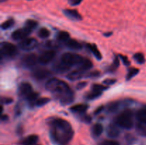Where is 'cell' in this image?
Here are the masks:
<instances>
[{"label": "cell", "mask_w": 146, "mask_h": 145, "mask_svg": "<svg viewBox=\"0 0 146 145\" xmlns=\"http://www.w3.org/2000/svg\"><path fill=\"white\" fill-rule=\"evenodd\" d=\"M133 58L138 64H143L145 63V56L141 53H136L133 55Z\"/></svg>", "instance_id": "f1b7e54d"}, {"label": "cell", "mask_w": 146, "mask_h": 145, "mask_svg": "<svg viewBox=\"0 0 146 145\" xmlns=\"http://www.w3.org/2000/svg\"><path fill=\"white\" fill-rule=\"evenodd\" d=\"M111 34H112V33L110 32L109 34H108H108H104V36H111Z\"/></svg>", "instance_id": "f6af8a7d"}, {"label": "cell", "mask_w": 146, "mask_h": 145, "mask_svg": "<svg viewBox=\"0 0 146 145\" xmlns=\"http://www.w3.org/2000/svg\"><path fill=\"white\" fill-rule=\"evenodd\" d=\"M119 127L116 124H111L109 126H108L106 129V134L110 138H116L119 136L120 130Z\"/></svg>", "instance_id": "5bb4252c"}, {"label": "cell", "mask_w": 146, "mask_h": 145, "mask_svg": "<svg viewBox=\"0 0 146 145\" xmlns=\"http://www.w3.org/2000/svg\"><path fill=\"white\" fill-rule=\"evenodd\" d=\"M86 85H87V82H79V83L77 84L76 89L77 90H81V89H82V88H85Z\"/></svg>", "instance_id": "b9f144b4"}, {"label": "cell", "mask_w": 146, "mask_h": 145, "mask_svg": "<svg viewBox=\"0 0 146 145\" xmlns=\"http://www.w3.org/2000/svg\"><path fill=\"white\" fill-rule=\"evenodd\" d=\"M50 98H38L37 100L35 102V105L36 106L38 107H41L44 106V105H46L47 103L50 102Z\"/></svg>", "instance_id": "f546056e"}, {"label": "cell", "mask_w": 146, "mask_h": 145, "mask_svg": "<svg viewBox=\"0 0 146 145\" xmlns=\"http://www.w3.org/2000/svg\"><path fill=\"white\" fill-rule=\"evenodd\" d=\"M136 129L138 130V133L142 136H146V129L144 127V125L139 123L136 127Z\"/></svg>", "instance_id": "e575fe53"}, {"label": "cell", "mask_w": 146, "mask_h": 145, "mask_svg": "<svg viewBox=\"0 0 146 145\" xmlns=\"http://www.w3.org/2000/svg\"><path fill=\"white\" fill-rule=\"evenodd\" d=\"M139 72V69L135 68H132L128 71V73L126 75V80H130L132 79L133 77H135L137 74Z\"/></svg>", "instance_id": "484cf974"}, {"label": "cell", "mask_w": 146, "mask_h": 145, "mask_svg": "<svg viewBox=\"0 0 146 145\" xmlns=\"http://www.w3.org/2000/svg\"><path fill=\"white\" fill-rule=\"evenodd\" d=\"M64 15L68 17L70 19L73 21H81L82 19V16L81 14L78 13V11L76 9H64L63 11Z\"/></svg>", "instance_id": "4fadbf2b"}, {"label": "cell", "mask_w": 146, "mask_h": 145, "mask_svg": "<svg viewBox=\"0 0 146 145\" xmlns=\"http://www.w3.org/2000/svg\"><path fill=\"white\" fill-rule=\"evenodd\" d=\"M50 34H51V33H50L49 30L46 28H44V27L40 28L38 31V37L41 38H43V39L48 38L50 36Z\"/></svg>", "instance_id": "d4e9b609"}, {"label": "cell", "mask_w": 146, "mask_h": 145, "mask_svg": "<svg viewBox=\"0 0 146 145\" xmlns=\"http://www.w3.org/2000/svg\"><path fill=\"white\" fill-rule=\"evenodd\" d=\"M81 119L82 122H85V123H87V124L91 123V121H92V118H91V117L88 115H82V116H81Z\"/></svg>", "instance_id": "8d00e7d4"}, {"label": "cell", "mask_w": 146, "mask_h": 145, "mask_svg": "<svg viewBox=\"0 0 146 145\" xmlns=\"http://www.w3.org/2000/svg\"><path fill=\"white\" fill-rule=\"evenodd\" d=\"M115 123L119 127L125 129H131L133 127V113L131 109H125L120 113L115 119Z\"/></svg>", "instance_id": "3957f363"}, {"label": "cell", "mask_w": 146, "mask_h": 145, "mask_svg": "<svg viewBox=\"0 0 146 145\" xmlns=\"http://www.w3.org/2000/svg\"><path fill=\"white\" fill-rule=\"evenodd\" d=\"M56 51L53 49L47 50L44 51L38 56V63L41 65H46L54 60L56 56Z\"/></svg>", "instance_id": "ba28073f"}, {"label": "cell", "mask_w": 146, "mask_h": 145, "mask_svg": "<svg viewBox=\"0 0 146 145\" xmlns=\"http://www.w3.org/2000/svg\"><path fill=\"white\" fill-rule=\"evenodd\" d=\"M102 95V92H97V91H94L92 90V92H89L86 95V99L89 100H95L96 98H99L101 95Z\"/></svg>", "instance_id": "83f0119b"}, {"label": "cell", "mask_w": 146, "mask_h": 145, "mask_svg": "<svg viewBox=\"0 0 146 145\" xmlns=\"http://www.w3.org/2000/svg\"><path fill=\"white\" fill-rule=\"evenodd\" d=\"M119 58H121V61H123V63L125 65V66H129L131 65V62L128 60V57L125 56V55H119Z\"/></svg>", "instance_id": "f35d334b"}, {"label": "cell", "mask_w": 146, "mask_h": 145, "mask_svg": "<svg viewBox=\"0 0 146 145\" xmlns=\"http://www.w3.org/2000/svg\"><path fill=\"white\" fill-rule=\"evenodd\" d=\"M38 42L34 38H27L20 41L19 44V48L23 51H31L36 48Z\"/></svg>", "instance_id": "8992f818"}, {"label": "cell", "mask_w": 146, "mask_h": 145, "mask_svg": "<svg viewBox=\"0 0 146 145\" xmlns=\"http://www.w3.org/2000/svg\"><path fill=\"white\" fill-rule=\"evenodd\" d=\"M119 107H120L119 102H113L108 105V110L110 112H114L116 110H118Z\"/></svg>", "instance_id": "d6a6232c"}, {"label": "cell", "mask_w": 146, "mask_h": 145, "mask_svg": "<svg viewBox=\"0 0 146 145\" xmlns=\"http://www.w3.org/2000/svg\"><path fill=\"white\" fill-rule=\"evenodd\" d=\"M38 98V92H32L28 97H27L26 99L30 102V103H32L34 105H35V102L37 100Z\"/></svg>", "instance_id": "1f68e13d"}, {"label": "cell", "mask_w": 146, "mask_h": 145, "mask_svg": "<svg viewBox=\"0 0 146 145\" xmlns=\"http://www.w3.org/2000/svg\"><path fill=\"white\" fill-rule=\"evenodd\" d=\"M70 68H71V67H69L66 64L64 63L61 60L54 63V64L53 65V70H54V72H57V73H64V72H66L69 71Z\"/></svg>", "instance_id": "7c38bea8"}, {"label": "cell", "mask_w": 146, "mask_h": 145, "mask_svg": "<svg viewBox=\"0 0 146 145\" xmlns=\"http://www.w3.org/2000/svg\"><path fill=\"white\" fill-rule=\"evenodd\" d=\"M92 66L93 63L91 61V60H89L88 58H84V59L81 61V63L78 65V69L83 71V72H85V71H87L91 69L92 68Z\"/></svg>", "instance_id": "9a60e30c"}, {"label": "cell", "mask_w": 146, "mask_h": 145, "mask_svg": "<svg viewBox=\"0 0 146 145\" xmlns=\"http://www.w3.org/2000/svg\"><path fill=\"white\" fill-rule=\"evenodd\" d=\"M92 134L95 137H98L101 135V134L104 132V127L101 124L97 123L93 126L92 127Z\"/></svg>", "instance_id": "44dd1931"}, {"label": "cell", "mask_w": 146, "mask_h": 145, "mask_svg": "<svg viewBox=\"0 0 146 145\" xmlns=\"http://www.w3.org/2000/svg\"><path fill=\"white\" fill-rule=\"evenodd\" d=\"M45 88L62 105H69L74 101V92L68 84L64 81L56 78H51L46 82Z\"/></svg>", "instance_id": "7a4b0ae2"}, {"label": "cell", "mask_w": 146, "mask_h": 145, "mask_svg": "<svg viewBox=\"0 0 146 145\" xmlns=\"http://www.w3.org/2000/svg\"><path fill=\"white\" fill-rule=\"evenodd\" d=\"M8 118H9V117L7 116V115H1V121H6V120H7V119H8Z\"/></svg>", "instance_id": "ee69618b"}, {"label": "cell", "mask_w": 146, "mask_h": 145, "mask_svg": "<svg viewBox=\"0 0 146 145\" xmlns=\"http://www.w3.org/2000/svg\"><path fill=\"white\" fill-rule=\"evenodd\" d=\"M65 45H66V47H68V48L71 50H80L82 48L81 44H80L76 40L71 39V38H70L68 41H67L65 43Z\"/></svg>", "instance_id": "ac0fdd59"}, {"label": "cell", "mask_w": 146, "mask_h": 145, "mask_svg": "<svg viewBox=\"0 0 146 145\" xmlns=\"http://www.w3.org/2000/svg\"><path fill=\"white\" fill-rule=\"evenodd\" d=\"M13 102L12 98H7V97H2L1 100V102L2 105H9Z\"/></svg>", "instance_id": "ab89813d"}, {"label": "cell", "mask_w": 146, "mask_h": 145, "mask_svg": "<svg viewBox=\"0 0 146 145\" xmlns=\"http://www.w3.org/2000/svg\"><path fill=\"white\" fill-rule=\"evenodd\" d=\"M51 72L44 68H38L32 71V76L38 80H43L51 76Z\"/></svg>", "instance_id": "9c48e42d"}, {"label": "cell", "mask_w": 146, "mask_h": 145, "mask_svg": "<svg viewBox=\"0 0 146 145\" xmlns=\"http://www.w3.org/2000/svg\"><path fill=\"white\" fill-rule=\"evenodd\" d=\"M21 63L25 68H33L38 63V57L34 53L27 54L21 58Z\"/></svg>", "instance_id": "52a82bcc"}, {"label": "cell", "mask_w": 146, "mask_h": 145, "mask_svg": "<svg viewBox=\"0 0 146 145\" xmlns=\"http://www.w3.org/2000/svg\"><path fill=\"white\" fill-rule=\"evenodd\" d=\"M84 59V57H82L81 55H78L77 53H64V54H62L60 58L62 62H64V63L66 64L67 65H68L69 67H72L74 65H77L78 66L80 63H81V61Z\"/></svg>", "instance_id": "277c9868"}, {"label": "cell", "mask_w": 146, "mask_h": 145, "mask_svg": "<svg viewBox=\"0 0 146 145\" xmlns=\"http://www.w3.org/2000/svg\"><path fill=\"white\" fill-rule=\"evenodd\" d=\"M84 72L83 71H80V70L77 69L76 71H72V72H70L67 77H68V79H69L70 80L74 81L76 80L80 79L81 78H82V76L84 75Z\"/></svg>", "instance_id": "ffe728a7"}, {"label": "cell", "mask_w": 146, "mask_h": 145, "mask_svg": "<svg viewBox=\"0 0 146 145\" xmlns=\"http://www.w3.org/2000/svg\"><path fill=\"white\" fill-rule=\"evenodd\" d=\"M116 81L117 80L115 79H113V78H107V79L104 80L103 81V83H104L105 85L108 86V85H113V84H115V82H116Z\"/></svg>", "instance_id": "74e56055"}, {"label": "cell", "mask_w": 146, "mask_h": 145, "mask_svg": "<svg viewBox=\"0 0 146 145\" xmlns=\"http://www.w3.org/2000/svg\"><path fill=\"white\" fill-rule=\"evenodd\" d=\"M70 39V34L67 31H61L58 32L57 35V40L60 42L66 43L67 41Z\"/></svg>", "instance_id": "603a6c76"}, {"label": "cell", "mask_w": 146, "mask_h": 145, "mask_svg": "<svg viewBox=\"0 0 146 145\" xmlns=\"http://www.w3.org/2000/svg\"><path fill=\"white\" fill-rule=\"evenodd\" d=\"M14 24V20L13 18H9L1 24V28L3 30H7L11 28Z\"/></svg>", "instance_id": "4316f807"}, {"label": "cell", "mask_w": 146, "mask_h": 145, "mask_svg": "<svg viewBox=\"0 0 146 145\" xmlns=\"http://www.w3.org/2000/svg\"><path fill=\"white\" fill-rule=\"evenodd\" d=\"M32 90V86L29 82H21L19 87V94L20 96L27 98L33 92Z\"/></svg>", "instance_id": "8fae6325"}, {"label": "cell", "mask_w": 146, "mask_h": 145, "mask_svg": "<svg viewBox=\"0 0 146 145\" xmlns=\"http://www.w3.org/2000/svg\"><path fill=\"white\" fill-rule=\"evenodd\" d=\"M88 107L89 106L86 104H78V105H75L71 107L70 109L71 112H74V113L82 114L84 113L88 109Z\"/></svg>", "instance_id": "e0dca14e"}, {"label": "cell", "mask_w": 146, "mask_h": 145, "mask_svg": "<svg viewBox=\"0 0 146 145\" xmlns=\"http://www.w3.org/2000/svg\"><path fill=\"white\" fill-rule=\"evenodd\" d=\"M103 109H104V106L99 107L97 108V109H96L95 112H94V114H95V115H98V114L101 113V111H102Z\"/></svg>", "instance_id": "7bdbcfd3"}, {"label": "cell", "mask_w": 146, "mask_h": 145, "mask_svg": "<svg viewBox=\"0 0 146 145\" xmlns=\"http://www.w3.org/2000/svg\"><path fill=\"white\" fill-rule=\"evenodd\" d=\"M1 57H14L17 53V48L14 44L9 42H2L0 45Z\"/></svg>", "instance_id": "5b68a950"}, {"label": "cell", "mask_w": 146, "mask_h": 145, "mask_svg": "<svg viewBox=\"0 0 146 145\" xmlns=\"http://www.w3.org/2000/svg\"><path fill=\"white\" fill-rule=\"evenodd\" d=\"M38 141V136L36 134H31L21 141L22 145H35Z\"/></svg>", "instance_id": "2e32d148"}, {"label": "cell", "mask_w": 146, "mask_h": 145, "mask_svg": "<svg viewBox=\"0 0 146 145\" xmlns=\"http://www.w3.org/2000/svg\"><path fill=\"white\" fill-rule=\"evenodd\" d=\"M120 65V61L118 59V57H115V60L113 61V63H112V65H111V67L109 68L110 71H114L117 69V68L119 67Z\"/></svg>", "instance_id": "836d02e7"}, {"label": "cell", "mask_w": 146, "mask_h": 145, "mask_svg": "<svg viewBox=\"0 0 146 145\" xmlns=\"http://www.w3.org/2000/svg\"><path fill=\"white\" fill-rule=\"evenodd\" d=\"M88 47L90 49V51H91V52L93 53V55L95 56V58L97 60H99L100 61V60L102 59V55H101V52L98 49L96 45H94V44H88Z\"/></svg>", "instance_id": "7402d4cb"}, {"label": "cell", "mask_w": 146, "mask_h": 145, "mask_svg": "<svg viewBox=\"0 0 146 145\" xmlns=\"http://www.w3.org/2000/svg\"><path fill=\"white\" fill-rule=\"evenodd\" d=\"M31 31L24 27L22 28H19V29L14 31L11 34V38L14 41H22V40L27 38V36L31 34Z\"/></svg>", "instance_id": "30bf717a"}, {"label": "cell", "mask_w": 146, "mask_h": 145, "mask_svg": "<svg viewBox=\"0 0 146 145\" xmlns=\"http://www.w3.org/2000/svg\"><path fill=\"white\" fill-rule=\"evenodd\" d=\"M108 89V86L105 85H99V84H94L92 86V90L97 91V92H101L105 91Z\"/></svg>", "instance_id": "4dcf8cb0"}, {"label": "cell", "mask_w": 146, "mask_h": 145, "mask_svg": "<svg viewBox=\"0 0 146 145\" xmlns=\"http://www.w3.org/2000/svg\"><path fill=\"white\" fill-rule=\"evenodd\" d=\"M101 145H120V144L117 141L108 139V140H105L104 142H103L101 143Z\"/></svg>", "instance_id": "d590c367"}, {"label": "cell", "mask_w": 146, "mask_h": 145, "mask_svg": "<svg viewBox=\"0 0 146 145\" xmlns=\"http://www.w3.org/2000/svg\"><path fill=\"white\" fill-rule=\"evenodd\" d=\"M51 139L59 145L66 144L74 136V131L71 124L61 118H55L51 120Z\"/></svg>", "instance_id": "6da1fadb"}, {"label": "cell", "mask_w": 146, "mask_h": 145, "mask_svg": "<svg viewBox=\"0 0 146 145\" xmlns=\"http://www.w3.org/2000/svg\"><path fill=\"white\" fill-rule=\"evenodd\" d=\"M68 2V4L71 6H73V7H75V6H78L82 2L83 0H67Z\"/></svg>", "instance_id": "60d3db41"}, {"label": "cell", "mask_w": 146, "mask_h": 145, "mask_svg": "<svg viewBox=\"0 0 146 145\" xmlns=\"http://www.w3.org/2000/svg\"><path fill=\"white\" fill-rule=\"evenodd\" d=\"M136 117L138 122L142 125H146V108H142L138 109L136 113Z\"/></svg>", "instance_id": "d6986e66"}, {"label": "cell", "mask_w": 146, "mask_h": 145, "mask_svg": "<svg viewBox=\"0 0 146 145\" xmlns=\"http://www.w3.org/2000/svg\"><path fill=\"white\" fill-rule=\"evenodd\" d=\"M37 26H38V22L32 19L27 20L25 22V24H24V27L28 30H29L30 31H32L33 30L35 29Z\"/></svg>", "instance_id": "cb8c5ba5"}]
</instances>
